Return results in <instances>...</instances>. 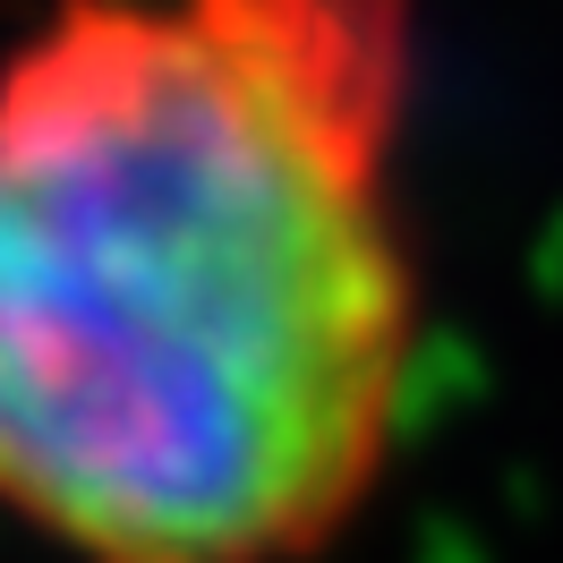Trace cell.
<instances>
[{
    "label": "cell",
    "instance_id": "1",
    "mask_svg": "<svg viewBox=\"0 0 563 563\" xmlns=\"http://www.w3.org/2000/svg\"><path fill=\"white\" fill-rule=\"evenodd\" d=\"M419 0H52L0 52V529L317 563L427 358Z\"/></svg>",
    "mask_w": 563,
    "mask_h": 563
}]
</instances>
